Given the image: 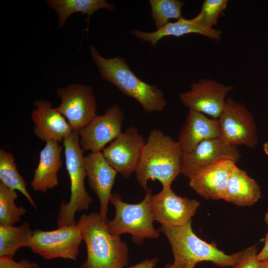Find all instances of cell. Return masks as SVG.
Listing matches in <instances>:
<instances>
[{
	"mask_svg": "<svg viewBox=\"0 0 268 268\" xmlns=\"http://www.w3.org/2000/svg\"><path fill=\"white\" fill-rule=\"evenodd\" d=\"M258 248L252 246L240 251V255L233 268H260V261L258 259Z\"/></svg>",
	"mask_w": 268,
	"mask_h": 268,
	"instance_id": "cell-28",
	"label": "cell"
},
{
	"mask_svg": "<svg viewBox=\"0 0 268 268\" xmlns=\"http://www.w3.org/2000/svg\"><path fill=\"white\" fill-rule=\"evenodd\" d=\"M165 268H177L174 265V264H172V265L169 264V265H167Z\"/></svg>",
	"mask_w": 268,
	"mask_h": 268,
	"instance_id": "cell-34",
	"label": "cell"
},
{
	"mask_svg": "<svg viewBox=\"0 0 268 268\" xmlns=\"http://www.w3.org/2000/svg\"><path fill=\"white\" fill-rule=\"evenodd\" d=\"M143 200L138 203L131 204L123 201L116 193L112 194L110 202L116 210L115 217L107 224L111 233L120 236L128 233L133 241L141 243L144 239L158 238L160 235L153 226L150 198L151 189L147 188Z\"/></svg>",
	"mask_w": 268,
	"mask_h": 268,
	"instance_id": "cell-6",
	"label": "cell"
},
{
	"mask_svg": "<svg viewBox=\"0 0 268 268\" xmlns=\"http://www.w3.org/2000/svg\"><path fill=\"white\" fill-rule=\"evenodd\" d=\"M33 232L27 222L18 226L0 223V257L13 258L18 249L29 247Z\"/></svg>",
	"mask_w": 268,
	"mask_h": 268,
	"instance_id": "cell-23",
	"label": "cell"
},
{
	"mask_svg": "<svg viewBox=\"0 0 268 268\" xmlns=\"http://www.w3.org/2000/svg\"><path fill=\"white\" fill-rule=\"evenodd\" d=\"M264 219L268 227V232L265 238L264 246L257 254L258 259L260 262L268 260V211L265 213Z\"/></svg>",
	"mask_w": 268,
	"mask_h": 268,
	"instance_id": "cell-30",
	"label": "cell"
},
{
	"mask_svg": "<svg viewBox=\"0 0 268 268\" xmlns=\"http://www.w3.org/2000/svg\"><path fill=\"white\" fill-rule=\"evenodd\" d=\"M131 33L137 39L150 42L152 46L155 45L159 40L168 36L180 37L186 34L197 33L218 40L222 35V31L219 30L201 27L194 23L191 19L184 17L174 22H168L162 28L153 32H147L134 29Z\"/></svg>",
	"mask_w": 268,
	"mask_h": 268,
	"instance_id": "cell-21",
	"label": "cell"
},
{
	"mask_svg": "<svg viewBox=\"0 0 268 268\" xmlns=\"http://www.w3.org/2000/svg\"><path fill=\"white\" fill-rule=\"evenodd\" d=\"M48 5L55 10L58 16L59 27H63L68 17L76 12L87 14V28L91 15L100 9L115 10L114 3L105 0H48Z\"/></svg>",
	"mask_w": 268,
	"mask_h": 268,
	"instance_id": "cell-22",
	"label": "cell"
},
{
	"mask_svg": "<svg viewBox=\"0 0 268 268\" xmlns=\"http://www.w3.org/2000/svg\"><path fill=\"white\" fill-rule=\"evenodd\" d=\"M17 197L15 190L0 183V223L13 225L26 213L25 208L15 204Z\"/></svg>",
	"mask_w": 268,
	"mask_h": 268,
	"instance_id": "cell-25",
	"label": "cell"
},
{
	"mask_svg": "<svg viewBox=\"0 0 268 268\" xmlns=\"http://www.w3.org/2000/svg\"><path fill=\"white\" fill-rule=\"evenodd\" d=\"M84 166L89 187L99 200V215L107 222L108 204L118 173L107 162L101 151L91 152L85 156Z\"/></svg>",
	"mask_w": 268,
	"mask_h": 268,
	"instance_id": "cell-15",
	"label": "cell"
},
{
	"mask_svg": "<svg viewBox=\"0 0 268 268\" xmlns=\"http://www.w3.org/2000/svg\"><path fill=\"white\" fill-rule=\"evenodd\" d=\"M45 142L40 152L39 161L31 182L34 191L43 193L58 186V172L62 166L63 146L60 142L52 139Z\"/></svg>",
	"mask_w": 268,
	"mask_h": 268,
	"instance_id": "cell-19",
	"label": "cell"
},
{
	"mask_svg": "<svg viewBox=\"0 0 268 268\" xmlns=\"http://www.w3.org/2000/svg\"><path fill=\"white\" fill-rule=\"evenodd\" d=\"M236 163L220 160L189 178L190 187L205 199H223L227 181Z\"/></svg>",
	"mask_w": 268,
	"mask_h": 268,
	"instance_id": "cell-17",
	"label": "cell"
},
{
	"mask_svg": "<svg viewBox=\"0 0 268 268\" xmlns=\"http://www.w3.org/2000/svg\"><path fill=\"white\" fill-rule=\"evenodd\" d=\"M158 260L157 258L146 259L128 268H154L158 263Z\"/></svg>",
	"mask_w": 268,
	"mask_h": 268,
	"instance_id": "cell-31",
	"label": "cell"
},
{
	"mask_svg": "<svg viewBox=\"0 0 268 268\" xmlns=\"http://www.w3.org/2000/svg\"><path fill=\"white\" fill-rule=\"evenodd\" d=\"M183 154L178 141L160 130H151L135 171L138 184L145 190L149 180H157L162 188H171L181 174Z\"/></svg>",
	"mask_w": 268,
	"mask_h": 268,
	"instance_id": "cell-1",
	"label": "cell"
},
{
	"mask_svg": "<svg viewBox=\"0 0 268 268\" xmlns=\"http://www.w3.org/2000/svg\"><path fill=\"white\" fill-rule=\"evenodd\" d=\"M260 268H268V260L260 262Z\"/></svg>",
	"mask_w": 268,
	"mask_h": 268,
	"instance_id": "cell-32",
	"label": "cell"
},
{
	"mask_svg": "<svg viewBox=\"0 0 268 268\" xmlns=\"http://www.w3.org/2000/svg\"><path fill=\"white\" fill-rule=\"evenodd\" d=\"M232 89L231 85L210 79H201L193 82L189 91L180 93L179 98L189 110L218 119L225 107L226 96Z\"/></svg>",
	"mask_w": 268,
	"mask_h": 268,
	"instance_id": "cell-12",
	"label": "cell"
},
{
	"mask_svg": "<svg viewBox=\"0 0 268 268\" xmlns=\"http://www.w3.org/2000/svg\"><path fill=\"white\" fill-rule=\"evenodd\" d=\"M221 137L231 144L255 147L258 136L253 115L243 103L233 98L226 100L225 107L218 118Z\"/></svg>",
	"mask_w": 268,
	"mask_h": 268,
	"instance_id": "cell-8",
	"label": "cell"
},
{
	"mask_svg": "<svg viewBox=\"0 0 268 268\" xmlns=\"http://www.w3.org/2000/svg\"><path fill=\"white\" fill-rule=\"evenodd\" d=\"M227 0H205L200 12L194 18L192 22L201 27L213 28L217 23L219 17L226 8Z\"/></svg>",
	"mask_w": 268,
	"mask_h": 268,
	"instance_id": "cell-27",
	"label": "cell"
},
{
	"mask_svg": "<svg viewBox=\"0 0 268 268\" xmlns=\"http://www.w3.org/2000/svg\"><path fill=\"white\" fill-rule=\"evenodd\" d=\"M34 105L35 108L31 114L35 125L34 134L42 141L52 139L62 142L73 130L65 117L52 107L51 102L36 100Z\"/></svg>",
	"mask_w": 268,
	"mask_h": 268,
	"instance_id": "cell-16",
	"label": "cell"
},
{
	"mask_svg": "<svg viewBox=\"0 0 268 268\" xmlns=\"http://www.w3.org/2000/svg\"><path fill=\"white\" fill-rule=\"evenodd\" d=\"M124 116L123 111L116 104L108 108L103 115H96L78 131L82 150L101 152L108 143L122 133Z\"/></svg>",
	"mask_w": 268,
	"mask_h": 268,
	"instance_id": "cell-11",
	"label": "cell"
},
{
	"mask_svg": "<svg viewBox=\"0 0 268 268\" xmlns=\"http://www.w3.org/2000/svg\"><path fill=\"white\" fill-rule=\"evenodd\" d=\"M169 240L177 268H196L200 262L207 261L225 267H232L237 261L240 252L228 255L213 244L201 240L193 232L191 221L185 225L177 226H162L158 229Z\"/></svg>",
	"mask_w": 268,
	"mask_h": 268,
	"instance_id": "cell-4",
	"label": "cell"
},
{
	"mask_svg": "<svg viewBox=\"0 0 268 268\" xmlns=\"http://www.w3.org/2000/svg\"><path fill=\"white\" fill-rule=\"evenodd\" d=\"M99 213L81 215L76 223L85 244L87 259L80 268H124L129 260L126 243L109 231Z\"/></svg>",
	"mask_w": 268,
	"mask_h": 268,
	"instance_id": "cell-2",
	"label": "cell"
},
{
	"mask_svg": "<svg viewBox=\"0 0 268 268\" xmlns=\"http://www.w3.org/2000/svg\"><path fill=\"white\" fill-rule=\"evenodd\" d=\"M63 143L66 169L70 182V196L68 202L61 203L57 219L58 227L75 224V213L87 210L92 202L84 186L86 174L83 151L79 145L78 131L73 130Z\"/></svg>",
	"mask_w": 268,
	"mask_h": 268,
	"instance_id": "cell-5",
	"label": "cell"
},
{
	"mask_svg": "<svg viewBox=\"0 0 268 268\" xmlns=\"http://www.w3.org/2000/svg\"><path fill=\"white\" fill-rule=\"evenodd\" d=\"M261 198L256 181L235 164L229 176L223 200L239 206H251Z\"/></svg>",
	"mask_w": 268,
	"mask_h": 268,
	"instance_id": "cell-20",
	"label": "cell"
},
{
	"mask_svg": "<svg viewBox=\"0 0 268 268\" xmlns=\"http://www.w3.org/2000/svg\"><path fill=\"white\" fill-rule=\"evenodd\" d=\"M35 268H41V267H39V266H37V267H36Z\"/></svg>",
	"mask_w": 268,
	"mask_h": 268,
	"instance_id": "cell-35",
	"label": "cell"
},
{
	"mask_svg": "<svg viewBox=\"0 0 268 268\" xmlns=\"http://www.w3.org/2000/svg\"><path fill=\"white\" fill-rule=\"evenodd\" d=\"M219 137L218 119H209L203 114L189 110L178 142L184 153L191 151L203 140Z\"/></svg>",
	"mask_w": 268,
	"mask_h": 268,
	"instance_id": "cell-18",
	"label": "cell"
},
{
	"mask_svg": "<svg viewBox=\"0 0 268 268\" xmlns=\"http://www.w3.org/2000/svg\"><path fill=\"white\" fill-rule=\"evenodd\" d=\"M241 157L237 146L222 137L205 140L183 153L181 174L189 179L220 160L229 159L236 163Z\"/></svg>",
	"mask_w": 268,
	"mask_h": 268,
	"instance_id": "cell-13",
	"label": "cell"
},
{
	"mask_svg": "<svg viewBox=\"0 0 268 268\" xmlns=\"http://www.w3.org/2000/svg\"><path fill=\"white\" fill-rule=\"evenodd\" d=\"M0 180L7 188L19 191L36 208L35 202L27 191V183L17 171L13 155L2 149L0 150Z\"/></svg>",
	"mask_w": 268,
	"mask_h": 268,
	"instance_id": "cell-24",
	"label": "cell"
},
{
	"mask_svg": "<svg viewBox=\"0 0 268 268\" xmlns=\"http://www.w3.org/2000/svg\"><path fill=\"white\" fill-rule=\"evenodd\" d=\"M150 208L154 220L164 226L177 227L191 221L200 203L196 200L176 195L171 188L150 196Z\"/></svg>",
	"mask_w": 268,
	"mask_h": 268,
	"instance_id": "cell-14",
	"label": "cell"
},
{
	"mask_svg": "<svg viewBox=\"0 0 268 268\" xmlns=\"http://www.w3.org/2000/svg\"><path fill=\"white\" fill-rule=\"evenodd\" d=\"M57 95L61 103L56 109L73 130H80L96 115V101L91 86L69 84L57 89Z\"/></svg>",
	"mask_w": 268,
	"mask_h": 268,
	"instance_id": "cell-10",
	"label": "cell"
},
{
	"mask_svg": "<svg viewBox=\"0 0 268 268\" xmlns=\"http://www.w3.org/2000/svg\"><path fill=\"white\" fill-rule=\"evenodd\" d=\"M146 141L138 129L132 126L112 141L101 152L118 173L123 178H129L137 167Z\"/></svg>",
	"mask_w": 268,
	"mask_h": 268,
	"instance_id": "cell-9",
	"label": "cell"
},
{
	"mask_svg": "<svg viewBox=\"0 0 268 268\" xmlns=\"http://www.w3.org/2000/svg\"><path fill=\"white\" fill-rule=\"evenodd\" d=\"M264 151L266 154L268 155V140L263 145Z\"/></svg>",
	"mask_w": 268,
	"mask_h": 268,
	"instance_id": "cell-33",
	"label": "cell"
},
{
	"mask_svg": "<svg viewBox=\"0 0 268 268\" xmlns=\"http://www.w3.org/2000/svg\"><path fill=\"white\" fill-rule=\"evenodd\" d=\"M151 8V17L158 30L169 22L170 19L183 17L181 8L184 2L179 0H149Z\"/></svg>",
	"mask_w": 268,
	"mask_h": 268,
	"instance_id": "cell-26",
	"label": "cell"
},
{
	"mask_svg": "<svg viewBox=\"0 0 268 268\" xmlns=\"http://www.w3.org/2000/svg\"><path fill=\"white\" fill-rule=\"evenodd\" d=\"M89 51L102 79L115 85L124 95L135 99L148 113L164 110L166 101L163 91L140 79L123 57L105 58L91 45Z\"/></svg>",
	"mask_w": 268,
	"mask_h": 268,
	"instance_id": "cell-3",
	"label": "cell"
},
{
	"mask_svg": "<svg viewBox=\"0 0 268 268\" xmlns=\"http://www.w3.org/2000/svg\"><path fill=\"white\" fill-rule=\"evenodd\" d=\"M82 241L80 229L75 224L50 231L35 229L28 248L46 260L63 258L75 260Z\"/></svg>",
	"mask_w": 268,
	"mask_h": 268,
	"instance_id": "cell-7",
	"label": "cell"
},
{
	"mask_svg": "<svg viewBox=\"0 0 268 268\" xmlns=\"http://www.w3.org/2000/svg\"><path fill=\"white\" fill-rule=\"evenodd\" d=\"M38 266L30 261L22 260L18 262L9 257H0V268H35Z\"/></svg>",
	"mask_w": 268,
	"mask_h": 268,
	"instance_id": "cell-29",
	"label": "cell"
}]
</instances>
